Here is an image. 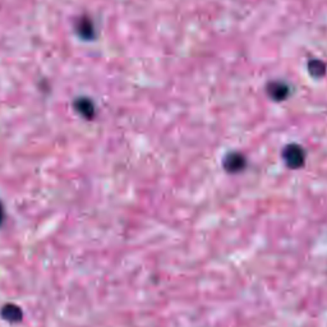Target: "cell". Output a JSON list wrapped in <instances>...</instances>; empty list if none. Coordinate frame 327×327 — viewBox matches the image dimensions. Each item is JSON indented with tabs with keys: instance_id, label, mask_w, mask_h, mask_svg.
Here are the masks:
<instances>
[{
	"instance_id": "obj_5",
	"label": "cell",
	"mask_w": 327,
	"mask_h": 327,
	"mask_svg": "<svg viewBox=\"0 0 327 327\" xmlns=\"http://www.w3.org/2000/svg\"><path fill=\"white\" fill-rule=\"evenodd\" d=\"M326 64H324L322 60H310L308 63V70H309V74L314 78H321L326 74Z\"/></svg>"
},
{
	"instance_id": "obj_7",
	"label": "cell",
	"mask_w": 327,
	"mask_h": 327,
	"mask_svg": "<svg viewBox=\"0 0 327 327\" xmlns=\"http://www.w3.org/2000/svg\"><path fill=\"white\" fill-rule=\"evenodd\" d=\"M4 221V207L3 204H2V202H0V225L3 224Z\"/></svg>"
},
{
	"instance_id": "obj_4",
	"label": "cell",
	"mask_w": 327,
	"mask_h": 327,
	"mask_svg": "<svg viewBox=\"0 0 327 327\" xmlns=\"http://www.w3.org/2000/svg\"><path fill=\"white\" fill-rule=\"evenodd\" d=\"M0 314L8 322H20L23 318L22 309L16 304H6L2 308Z\"/></svg>"
},
{
	"instance_id": "obj_1",
	"label": "cell",
	"mask_w": 327,
	"mask_h": 327,
	"mask_svg": "<svg viewBox=\"0 0 327 327\" xmlns=\"http://www.w3.org/2000/svg\"><path fill=\"white\" fill-rule=\"evenodd\" d=\"M282 159L288 168L298 169L304 165L305 152L299 145L291 143L282 150Z\"/></svg>"
},
{
	"instance_id": "obj_3",
	"label": "cell",
	"mask_w": 327,
	"mask_h": 327,
	"mask_svg": "<svg viewBox=\"0 0 327 327\" xmlns=\"http://www.w3.org/2000/svg\"><path fill=\"white\" fill-rule=\"evenodd\" d=\"M266 91H267V95L274 101H277V102L288 98L289 92H290L288 84L281 81L270 82V83L267 84V87H266Z\"/></svg>"
},
{
	"instance_id": "obj_6",
	"label": "cell",
	"mask_w": 327,
	"mask_h": 327,
	"mask_svg": "<svg viewBox=\"0 0 327 327\" xmlns=\"http://www.w3.org/2000/svg\"><path fill=\"white\" fill-rule=\"evenodd\" d=\"M76 109L78 110V112L81 113L84 118H87V119H91V118L93 117V114H95L93 105L90 102V101H87V100L77 101Z\"/></svg>"
},
{
	"instance_id": "obj_2",
	"label": "cell",
	"mask_w": 327,
	"mask_h": 327,
	"mask_svg": "<svg viewBox=\"0 0 327 327\" xmlns=\"http://www.w3.org/2000/svg\"><path fill=\"white\" fill-rule=\"evenodd\" d=\"M223 165H224V169L228 173L235 174L239 173V171H242L246 168L247 160L246 157L242 154H239V152H230V154H228L227 156L224 157Z\"/></svg>"
}]
</instances>
